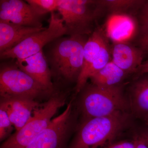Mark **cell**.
I'll list each match as a JSON object with an SVG mask.
<instances>
[{
	"instance_id": "1",
	"label": "cell",
	"mask_w": 148,
	"mask_h": 148,
	"mask_svg": "<svg viewBox=\"0 0 148 148\" xmlns=\"http://www.w3.org/2000/svg\"><path fill=\"white\" fill-rule=\"evenodd\" d=\"M87 39L84 36H72L60 37L50 43L45 55L56 82L76 84L83 68L84 47Z\"/></svg>"
},
{
	"instance_id": "2",
	"label": "cell",
	"mask_w": 148,
	"mask_h": 148,
	"mask_svg": "<svg viewBox=\"0 0 148 148\" xmlns=\"http://www.w3.org/2000/svg\"><path fill=\"white\" fill-rule=\"evenodd\" d=\"M127 112L83 119L68 148H108L127 124Z\"/></svg>"
},
{
	"instance_id": "3",
	"label": "cell",
	"mask_w": 148,
	"mask_h": 148,
	"mask_svg": "<svg viewBox=\"0 0 148 148\" xmlns=\"http://www.w3.org/2000/svg\"><path fill=\"white\" fill-rule=\"evenodd\" d=\"M79 92L81 93L77 105L82 119L127 112L130 108L119 85L104 87L86 84Z\"/></svg>"
},
{
	"instance_id": "4",
	"label": "cell",
	"mask_w": 148,
	"mask_h": 148,
	"mask_svg": "<svg viewBox=\"0 0 148 148\" xmlns=\"http://www.w3.org/2000/svg\"><path fill=\"white\" fill-rule=\"evenodd\" d=\"M67 96L65 92L56 90L46 102L35 109L26 125L5 140L1 148H26L48 126L58 110L66 104Z\"/></svg>"
},
{
	"instance_id": "5",
	"label": "cell",
	"mask_w": 148,
	"mask_h": 148,
	"mask_svg": "<svg viewBox=\"0 0 148 148\" xmlns=\"http://www.w3.org/2000/svg\"><path fill=\"white\" fill-rule=\"evenodd\" d=\"M37 82L21 71L15 64H1L0 69L1 98H28L38 101L49 99L56 91Z\"/></svg>"
},
{
	"instance_id": "6",
	"label": "cell",
	"mask_w": 148,
	"mask_h": 148,
	"mask_svg": "<svg viewBox=\"0 0 148 148\" xmlns=\"http://www.w3.org/2000/svg\"><path fill=\"white\" fill-rule=\"evenodd\" d=\"M57 10L69 36L91 34L101 11L98 1L93 0H59Z\"/></svg>"
},
{
	"instance_id": "7",
	"label": "cell",
	"mask_w": 148,
	"mask_h": 148,
	"mask_svg": "<svg viewBox=\"0 0 148 148\" xmlns=\"http://www.w3.org/2000/svg\"><path fill=\"white\" fill-rule=\"evenodd\" d=\"M48 27L34 33L16 46L0 53L1 59H24L43 50L45 45L66 35V30L61 17L54 12L51 13Z\"/></svg>"
},
{
	"instance_id": "8",
	"label": "cell",
	"mask_w": 148,
	"mask_h": 148,
	"mask_svg": "<svg viewBox=\"0 0 148 148\" xmlns=\"http://www.w3.org/2000/svg\"><path fill=\"white\" fill-rule=\"evenodd\" d=\"M72 101L64 112L25 148H68L75 125Z\"/></svg>"
},
{
	"instance_id": "9",
	"label": "cell",
	"mask_w": 148,
	"mask_h": 148,
	"mask_svg": "<svg viewBox=\"0 0 148 148\" xmlns=\"http://www.w3.org/2000/svg\"><path fill=\"white\" fill-rule=\"evenodd\" d=\"M42 17L26 1H0V20L20 26L40 28L43 27Z\"/></svg>"
},
{
	"instance_id": "10",
	"label": "cell",
	"mask_w": 148,
	"mask_h": 148,
	"mask_svg": "<svg viewBox=\"0 0 148 148\" xmlns=\"http://www.w3.org/2000/svg\"><path fill=\"white\" fill-rule=\"evenodd\" d=\"M41 103L28 98H1L0 108L5 111L16 131L21 129L32 116L35 109Z\"/></svg>"
},
{
	"instance_id": "11",
	"label": "cell",
	"mask_w": 148,
	"mask_h": 148,
	"mask_svg": "<svg viewBox=\"0 0 148 148\" xmlns=\"http://www.w3.org/2000/svg\"><path fill=\"white\" fill-rule=\"evenodd\" d=\"M15 62L19 69L40 84L56 90L50 69L43 50L24 59H16Z\"/></svg>"
},
{
	"instance_id": "12",
	"label": "cell",
	"mask_w": 148,
	"mask_h": 148,
	"mask_svg": "<svg viewBox=\"0 0 148 148\" xmlns=\"http://www.w3.org/2000/svg\"><path fill=\"white\" fill-rule=\"evenodd\" d=\"M144 52L125 42L116 43L112 50V60L126 74L137 72L143 64Z\"/></svg>"
},
{
	"instance_id": "13",
	"label": "cell",
	"mask_w": 148,
	"mask_h": 148,
	"mask_svg": "<svg viewBox=\"0 0 148 148\" xmlns=\"http://www.w3.org/2000/svg\"><path fill=\"white\" fill-rule=\"evenodd\" d=\"M45 29L20 26L0 20V53L12 48L31 35Z\"/></svg>"
},
{
	"instance_id": "14",
	"label": "cell",
	"mask_w": 148,
	"mask_h": 148,
	"mask_svg": "<svg viewBox=\"0 0 148 148\" xmlns=\"http://www.w3.org/2000/svg\"><path fill=\"white\" fill-rule=\"evenodd\" d=\"M129 108L136 117L148 123V76L140 77L130 88Z\"/></svg>"
},
{
	"instance_id": "15",
	"label": "cell",
	"mask_w": 148,
	"mask_h": 148,
	"mask_svg": "<svg viewBox=\"0 0 148 148\" xmlns=\"http://www.w3.org/2000/svg\"><path fill=\"white\" fill-rule=\"evenodd\" d=\"M136 22L130 15L111 14L107 22L109 37L116 43L125 42L134 35Z\"/></svg>"
},
{
	"instance_id": "16",
	"label": "cell",
	"mask_w": 148,
	"mask_h": 148,
	"mask_svg": "<svg viewBox=\"0 0 148 148\" xmlns=\"http://www.w3.org/2000/svg\"><path fill=\"white\" fill-rule=\"evenodd\" d=\"M126 73L110 61L103 69L90 76L91 84L100 87H110L119 85Z\"/></svg>"
},
{
	"instance_id": "17",
	"label": "cell",
	"mask_w": 148,
	"mask_h": 148,
	"mask_svg": "<svg viewBox=\"0 0 148 148\" xmlns=\"http://www.w3.org/2000/svg\"><path fill=\"white\" fill-rule=\"evenodd\" d=\"M106 43L107 42L103 31L99 28L95 29L85 45L83 68L79 77L87 71Z\"/></svg>"
},
{
	"instance_id": "18",
	"label": "cell",
	"mask_w": 148,
	"mask_h": 148,
	"mask_svg": "<svg viewBox=\"0 0 148 148\" xmlns=\"http://www.w3.org/2000/svg\"><path fill=\"white\" fill-rule=\"evenodd\" d=\"M145 2L137 0H101L98 3L101 9H107L111 14L130 15V11H135L137 8L143 6Z\"/></svg>"
},
{
	"instance_id": "19",
	"label": "cell",
	"mask_w": 148,
	"mask_h": 148,
	"mask_svg": "<svg viewBox=\"0 0 148 148\" xmlns=\"http://www.w3.org/2000/svg\"><path fill=\"white\" fill-rule=\"evenodd\" d=\"M26 1L40 16L57 10L59 0H27Z\"/></svg>"
},
{
	"instance_id": "20",
	"label": "cell",
	"mask_w": 148,
	"mask_h": 148,
	"mask_svg": "<svg viewBox=\"0 0 148 148\" xmlns=\"http://www.w3.org/2000/svg\"><path fill=\"white\" fill-rule=\"evenodd\" d=\"M14 126L8 115L4 109L0 108V140H6L11 135Z\"/></svg>"
},
{
	"instance_id": "21",
	"label": "cell",
	"mask_w": 148,
	"mask_h": 148,
	"mask_svg": "<svg viewBox=\"0 0 148 148\" xmlns=\"http://www.w3.org/2000/svg\"><path fill=\"white\" fill-rule=\"evenodd\" d=\"M140 14L142 35L148 33V2H145L142 7Z\"/></svg>"
},
{
	"instance_id": "22",
	"label": "cell",
	"mask_w": 148,
	"mask_h": 148,
	"mask_svg": "<svg viewBox=\"0 0 148 148\" xmlns=\"http://www.w3.org/2000/svg\"><path fill=\"white\" fill-rule=\"evenodd\" d=\"M108 148H135L134 140H123L112 143Z\"/></svg>"
},
{
	"instance_id": "23",
	"label": "cell",
	"mask_w": 148,
	"mask_h": 148,
	"mask_svg": "<svg viewBox=\"0 0 148 148\" xmlns=\"http://www.w3.org/2000/svg\"><path fill=\"white\" fill-rule=\"evenodd\" d=\"M138 45L139 48L143 52L148 53V33L141 35L138 40Z\"/></svg>"
},
{
	"instance_id": "24",
	"label": "cell",
	"mask_w": 148,
	"mask_h": 148,
	"mask_svg": "<svg viewBox=\"0 0 148 148\" xmlns=\"http://www.w3.org/2000/svg\"><path fill=\"white\" fill-rule=\"evenodd\" d=\"M133 140L135 142V148H148L145 143L138 134L135 135Z\"/></svg>"
},
{
	"instance_id": "25",
	"label": "cell",
	"mask_w": 148,
	"mask_h": 148,
	"mask_svg": "<svg viewBox=\"0 0 148 148\" xmlns=\"http://www.w3.org/2000/svg\"><path fill=\"white\" fill-rule=\"evenodd\" d=\"M138 135L142 138L148 147V127H145L140 130Z\"/></svg>"
},
{
	"instance_id": "26",
	"label": "cell",
	"mask_w": 148,
	"mask_h": 148,
	"mask_svg": "<svg viewBox=\"0 0 148 148\" xmlns=\"http://www.w3.org/2000/svg\"><path fill=\"white\" fill-rule=\"evenodd\" d=\"M137 72L140 75L148 73V60L142 64L138 68Z\"/></svg>"
}]
</instances>
